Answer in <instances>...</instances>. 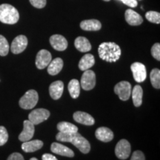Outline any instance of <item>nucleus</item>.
<instances>
[{
  "mask_svg": "<svg viewBox=\"0 0 160 160\" xmlns=\"http://www.w3.org/2000/svg\"><path fill=\"white\" fill-rule=\"evenodd\" d=\"M80 28L84 31H97L101 29L102 24L97 19L84 20L80 23Z\"/></svg>",
  "mask_w": 160,
  "mask_h": 160,
  "instance_id": "nucleus-20",
  "label": "nucleus"
},
{
  "mask_svg": "<svg viewBox=\"0 0 160 160\" xmlns=\"http://www.w3.org/2000/svg\"><path fill=\"white\" fill-rule=\"evenodd\" d=\"M68 88L70 95L73 99H77L79 97L80 93V84L77 79H71L68 83Z\"/></svg>",
  "mask_w": 160,
  "mask_h": 160,
  "instance_id": "nucleus-26",
  "label": "nucleus"
},
{
  "mask_svg": "<svg viewBox=\"0 0 160 160\" xmlns=\"http://www.w3.org/2000/svg\"><path fill=\"white\" fill-rule=\"evenodd\" d=\"M131 144L126 139H121L116 145L115 154L119 159H128L131 154Z\"/></svg>",
  "mask_w": 160,
  "mask_h": 160,
  "instance_id": "nucleus-6",
  "label": "nucleus"
},
{
  "mask_svg": "<svg viewBox=\"0 0 160 160\" xmlns=\"http://www.w3.org/2000/svg\"><path fill=\"white\" fill-rule=\"evenodd\" d=\"M104 1H105V2H109L110 0H104Z\"/></svg>",
  "mask_w": 160,
  "mask_h": 160,
  "instance_id": "nucleus-38",
  "label": "nucleus"
},
{
  "mask_svg": "<svg viewBox=\"0 0 160 160\" xmlns=\"http://www.w3.org/2000/svg\"><path fill=\"white\" fill-rule=\"evenodd\" d=\"M34 125L29 120H25L23 122V130L19 136V139L22 142L29 141L34 135Z\"/></svg>",
  "mask_w": 160,
  "mask_h": 160,
  "instance_id": "nucleus-12",
  "label": "nucleus"
},
{
  "mask_svg": "<svg viewBox=\"0 0 160 160\" xmlns=\"http://www.w3.org/2000/svg\"><path fill=\"white\" fill-rule=\"evenodd\" d=\"M51 60L52 56L51 53L47 50L42 49L38 52L37 58H36V65L38 69H44L48 67Z\"/></svg>",
  "mask_w": 160,
  "mask_h": 160,
  "instance_id": "nucleus-11",
  "label": "nucleus"
},
{
  "mask_svg": "<svg viewBox=\"0 0 160 160\" xmlns=\"http://www.w3.org/2000/svg\"><path fill=\"white\" fill-rule=\"evenodd\" d=\"M95 136L97 139L104 142H108L113 139V133L111 129L106 127H100L97 129Z\"/></svg>",
  "mask_w": 160,
  "mask_h": 160,
  "instance_id": "nucleus-17",
  "label": "nucleus"
},
{
  "mask_svg": "<svg viewBox=\"0 0 160 160\" xmlns=\"http://www.w3.org/2000/svg\"><path fill=\"white\" fill-rule=\"evenodd\" d=\"M64 90V83L62 81H56L50 85L49 93L53 99L57 100L62 97Z\"/></svg>",
  "mask_w": 160,
  "mask_h": 160,
  "instance_id": "nucleus-18",
  "label": "nucleus"
},
{
  "mask_svg": "<svg viewBox=\"0 0 160 160\" xmlns=\"http://www.w3.org/2000/svg\"><path fill=\"white\" fill-rule=\"evenodd\" d=\"M63 68V61L61 58H56L51 60V62L48 65V73L50 75L55 76L62 71Z\"/></svg>",
  "mask_w": 160,
  "mask_h": 160,
  "instance_id": "nucleus-21",
  "label": "nucleus"
},
{
  "mask_svg": "<svg viewBox=\"0 0 160 160\" xmlns=\"http://www.w3.org/2000/svg\"><path fill=\"white\" fill-rule=\"evenodd\" d=\"M7 160H25L23 156L19 153H13L9 156Z\"/></svg>",
  "mask_w": 160,
  "mask_h": 160,
  "instance_id": "nucleus-34",
  "label": "nucleus"
},
{
  "mask_svg": "<svg viewBox=\"0 0 160 160\" xmlns=\"http://www.w3.org/2000/svg\"><path fill=\"white\" fill-rule=\"evenodd\" d=\"M9 44L6 38L0 35V56L5 57L9 52Z\"/></svg>",
  "mask_w": 160,
  "mask_h": 160,
  "instance_id": "nucleus-28",
  "label": "nucleus"
},
{
  "mask_svg": "<svg viewBox=\"0 0 160 160\" xmlns=\"http://www.w3.org/2000/svg\"><path fill=\"white\" fill-rule=\"evenodd\" d=\"M132 99L135 107H139L142 103L143 91L140 85H136L133 90H131Z\"/></svg>",
  "mask_w": 160,
  "mask_h": 160,
  "instance_id": "nucleus-24",
  "label": "nucleus"
},
{
  "mask_svg": "<svg viewBox=\"0 0 160 160\" xmlns=\"http://www.w3.org/2000/svg\"><path fill=\"white\" fill-rule=\"evenodd\" d=\"M131 160H145L144 153L140 151H136L133 152Z\"/></svg>",
  "mask_w": 160,
  "mask_h": 160,
  "instance_id": "nucleus-33",
  "label": "nucleus"
},
{
  "mask_svg": "<svg viewBox=\"0 0 160 160\" xmlns=\"http://www.w3.org/2000/svg\"><path fill=\"white\" fill-rule=\"evenodd\" d=\"M145 18L151 22L155 24L160 23V13L157 11H148L145 13Z\"/></svg>",
  "mask_w": 160,
  "mask_h": 160,
  "instance_id": "nucleus-29",
  "label": "nucleus"
},
{
  "mask_svg": "<svg viewBox=\"0 0 160 160\" xmlns=\"http://www.w3.org/2000/svg\"><path fill=\"white\" fill-rule=\"evenodd\" d=\"M50 43L53 49L58 51H63L68 48V41L63 36L55 34L50 38Z\"/></svg>",
  "mask_w": 160,
  "mask_h": 160,
  "instance_id": "nucleus-13",
  "label": "nucleus"
},
{
  "mask_svg": "<svg viewBox=\"0 0 160 160\" xmlns=\"http://www.w3.org/2000/svg\"><path fill=\"white\" fill-rule=\"evenodd\" d=\"M96 85V74L93 71H85L82 76L81 86L85 91H91Z\"/></svg>",
  "mask_w": 160,
  "mask_h": 160,
  "instance_id": "nucleus-8",
  "label": "nucleus"
},
{
  "mask_svg": "<svg viewBox=\"0 0 160 160\" xmlns=\"http://www.w3.org/2000/svg\"><path fill=\"white\" fill-rule=\"evenodd\" d=\"M50 117V112L45 108H38L33 110L30 113L28 120L33 125H39L47 120Z\"/></svg>",
  "mask_w": 160,
  "mask_h": 160,
  "instance_id": "nucleus-7",
  "label": "nucleus"
},
{
  "mask_svg": "<svg viewBox=\"0 0 160 160\" xmlns=\"http://www.w3.org/2000/svg\"><path fill=\"white\" fill-rule=\"evenodd\" d=\"M30 160H38V159H37V158H35V157H33V158H31V159H30Z\"/></svg>",
  "mask_w": 160,
  "mask_h": 160,
  "instance_id": "nucleus-37",
  "label": "nucleus"
},
{
  "mask_svg": "<svg viewBox=\"0 0 160 160\" xmlns=\"http://www.w3.org/2000/svg\"><path fill=\"white\" fill-rule=\"evenodd\" d=\"M125 20L130 25L137 26L143 22L142 17L137 12L131 9H128L125 11Z\"/></svg>",
  "mask_w": 160,
  "mask_h": 160,
  "instance_id": "nucleus-16",
  "label": "nucleus"
},
{
  "mask_svg": "<svg viewBox=\"0 0 160 160\" xmlns=\"http://www.w3.org/2000/svg\"><path fill=\"white\" fill-rule=\"evenodd\" d=\"M73 119L78 123L82 124L85 125H93L95 123L93 117L89 113L82 111H77L73 115Z\"/></svg>",
  "mask_w": 160,
  "mask_h": 160,
  "instance_id": "nucleus-15",
  "label": "nucleus"
},
{
  "mask_svg": "<svg viewBox=\"0 0 160 160\" xmlns=\"http://www.w3.org/2000/svg\"><path fill=\"white\" fill-rule=\"evenodd\" d=\"M28 46V39L25 36H17L13 40L11 46V51L14 54H19L23 52Z\"/></svg>",
  "mask_w": 160,
  "mask_h": 160,
  "instance_id": "nucleus-10",
  "label": "nucleus"
},
{
  "mask_svg": "<svg viewBox=\"0 0 160 160\" xmlns=\"http://www.w3.org/2000/svg\"><path fill=\"white\" fill-rule=\"evenodd\" d=\"M120 1L131 8H136L138 5L137 0H120Z\"/></svg>",
  "mask_w": 160,
  "mask_h": 160,
  "instance_id": "nucleus-35",
  "label": "nucleus"
},
{
  "mask_svg": "<svg viewBox=\"0 0 160 160\" xmlns=\"http://www.w3.org/2000/svg\"><path fill=\"white\" fill-rule=\"evenodd\" d=\"M131 85L127 81H122L117 83L114 87L116 94L119 96V99L122 101H127L131 95Z\"/></svg>",
  "mask_w": 160,
  "mask_h": 160,
  "instance_id": "nucleus-5",
  "label": "nucleus"
},
{
  "mask_svg": "<svg viewBox=\"0 0 160 160\" xmlns=\"http://www.w3.org/2000/svg\"><path fill=\"white\" fill-rule=\"evenodd\" d=\"M42 160H58L57 157H54L53 155L50 154V153H45L42 157Z\"/></svg>",
  "mask_w": 160,
  "mask_h": 160,
  "instance_id": "nucleus-36",
  "label": "nucleus"
},
{
  "mask_svg": "<svg viewBox=\"0 0 160 160\" xmlns=\"http://www.w3.org/2000/svg\"><path fill=\"white\" fill-rule=\"evenodd\" d=\"M151 85L154 88L159 89L160 88V71L157 68L153 69L150 73Z\"/></svg>",
  "mask_w": 160,
  "mask_h": 160,
  "instance_id": "nucleus-27",
  "label": "nucleus"
},
{
  "mask_svg": "<svg viewBox=\"0 0 160 160\" xmlns=\"http://www.w3.org/2000/svg\"><path fill=\"white\" fill-rule=\"evenodd\" d=\"M39 100V95L35 90H29L19 99V104L22 108L32 109L37 105Z\"/></svg>",
  "mask_w": 160,
  "mask_h": 160,
  "instance_id": "nucleus-3",
  "label": "nucleus"
},
{
  "mask_svg": "<svg viewBox=\"0 0 160 160\" xmlns=\"http://www.w3.org/2000/svg\"><path fill=\"white\" fill-rule=\"evenodd\" d=\"M74 45L78 51L80 52H88L91 50V45L87 38L79 37L75 39Z\"/></svg>",
  "mask_w": 160,
  "mask_h": 160,
  "instance_id": "nucleus-23",
  "label": "nucleus"
},
{
  "mask_svg": "<svg viewBox=\"0 0 160 160\" xmlns=\"http://www.w3.org/2000/svg\"><path fill=\"white\" fill-rule=\"evenodd\" d=\"M151 55L158 61L160 60V44L155 43L151 48Z\"/></svg>",
  "mask_w": 160,
  "mask_h": 160,
  "instance_id": "nucleus-31",
  "label": "nucleus"
},
{
  "mask_svg": "<svg viewBox=\"0 0 160 160\" xmlns=\"http://www.w3.org/2000/svg\"><path fill=\"white\" fill-rule=\"evenodd\" d=\"M99 57L108 62H116L122 54L121 49L115 42H103L98 48Z\"/></svg>",
  "mask_w": 160,
  "mask_h": 160,
  "instance_id": "nucleus-1",
  "label": "nucleus"
},
{
  "mask_svg": "<svg viewBox=\"0 0 160 160\" xmlns=\"http://www.w3.org/2000/svg\"><path fill=\"white\" fill-rule=\"evenodd\" d=\"M19 12L13 6L9 4L0 5V22L8 25H13L19 21Z\"/></svg>",
  "mask_w": 160,
  "mask_h": 160,
  "instance_id": "nucleus-2",
  "label": "nucleus"
},
{
  "mask_svg": "<svg viewBox=\"0 0 160 160\" xmlns=\"http://www.w3.org/2000/svg\"><path fill=\"white\" fill-rule=\"evenodd\" d=\"M131 69L136 82H142L146 79L147 71H146L145 66L142 63H133L131 66Z\"/></svg>",
  "mask_w": 160,
  "mask_h": 160,
  "instance_id": "nucleus-9",
  "label": "nucleus"
},
{
  "mask_svg": "<svg viewBox=\"0 0 160 160\" xmlns=\"http://www.w3.org/2000/svg\"><path fill=\"white\" fill-rule=\"evenodd\" d=\"M8 140V133L4 126H0V146H2Z\"/></svg>",
  "mask_w": 160,
  "mask_h": 160,
  "instance_id": "nucleus-30",
  "label": "nucleus"
},
{
  "mask_svg": "<svg viewBox=\"0 0 160 160\" xmlns=\"http://www.w3.org/2000/svg\"><path fill=\"white\" fill-rule=\"evenodd\" d=\"M33 7L37 8H43L46 5V0H29Z\"/></svg>",
  "mask_w": 160,
  "mask_h": 160,
  "instance_id": "nucleus-32",
  "label": "nucleus"
},
{
  "mask_svg": "<svg viewBox=\"0 0 160 160\" xmlns=\"http://www.w3.org/2000/svg\"><path fill=\"white\" fill-rule=\"evenodd\" d=\"M43 145V142L41 140L36 139L32 140V141L29 140V141L24 142L22 145V149L26 153H32V152H35L41 149Z\"/></svg>",
  "mask_w": 160,
  "mask_h": 160,
  "instance_id": "nucleus-19",
  "label": "nucleus"
},
{
  "mask_svg": "<svg viewBox=\"0 0 160 160\" xmlns=\"http://www.w3.org/2000/svg\"><path fill=\"white\" fill-rule=\"evenodd\" d=\"M51 150L53 153H56V154L63 156V157H74V153H73V151H72L71 149H70L69 148L63 145L62 144H60L58 142H53L51 146Z\"/></svg>",
  "mask_w": 160,
  "mask_h": 160,
  "instance_id": "nucleus-14",
  "label": "nucleus"
},
{
  "mask_svg": "<svg viewBox=\"0 0 160 160\" xmlns=\"http://www.w3.org/2000/svg\"><path fill=\"white\" fill-rule=\"evenodd\" d=\"M57 129L59 132L67 133H74L78 132V128L77 126L68 122H61L58 123Z\"/></svg>",
  "mask_w": 160,
  "mask_h": 160,
  "instance_id": "nucleus-25",
  "label": "nucleus"
},
{
  "mask_svg": "<svg viewBox=\"0 0 160 160\" xmlns=\"http://www.w3.org/2000/svg\"><path fill=\"white\" fill-rule=\"evenodd\" d=\"M95 64V59L92 54L87 53L83 56L79 62V68L81 71H87L93 67Z\"/></svg>",
  "mask_w": 160,
  "mask_h": 160,
  "instance_id": "nucleus-22",
  "label": "nucleus"
},
{
  "mask_svg": "<svg viewBox=\"0 0 160 160\" xmlns=\"http://www.w3.org/2000/svg\"><path fill=\"white\" fill-rule=\"evenodd\" d=\"M69 142L73 144L82 153L86 154V153H88L91 151V145H90L89 142L78 132L72 133Z\"/></svg>",
  "mask_w": 160,
  "mask_h": 160,
  "instance_id": "nucleus-4",
  "label": "nucleus"
}]
</instances>
